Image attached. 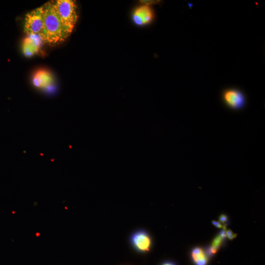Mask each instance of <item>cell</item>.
<instances>
[{
  "instance_id": "7a4b0ae2",
  "label": "cell",
  "mask_w": 265,
  "mask_h": 265,
  "mask_svg": "<svg viewBox=\"0 0 265 265\" xmlns=\"http://www.w3.org/2000/svg\"><path fill=\"white\" fill-rule=\"evenodd\" d=\"M53 2L62 23L72 32L78 19L76 2L72 0H56Z\"/></svg>"
},
{
  "instance_id": "8992f818",
  "label": "cell",
  "mask_w": 265,
  "mask_h": 265,
  "mask_svg": "<svg viewBox=\"0 0 265 265\" xmlns=\"http://www.w3.org/2000/svg\"><path fill=\"white\" fill-rule=\"evenodd\" d=\"M129 242L132 248L139 253L149 252L153 246V239L145 230L140 229L132 232L129 237Z\"/></svg>"
},
{
  "instance_id": "6da1fadb",
  "label": "cell",
  "mask_w": 265,
  "mask_h": 265,
  "mask_svg": "<svg viewBox=\"0 0 265 265\" xmlns=\"http://www.w3.org/2000/svg\"><path fill=\"white\" fill-rule=\"evenodd\" d=\"M44 24L42 35L43 42L55 44L64 41L71 33L62 23L52 2L43 5Z\"/></svg>"
},
{
  "instance_id": "9a60e30c",
  "label": "cell",
  "mask_w": 265,
  "mask_h": 265,
  "mask_svg": "<svg viewBox=\"0 0 265 265\" xmlns=\"http://www.w3.org/2000/svg\"><path fill=\"white\" fill-rule=\"evenodd\" d=\"M160 265H176V264L172 262L167 261L163 262Z\"/></svg>"
},
{
  "instance_id": "4fadbf2b",
  "label": "cell",
  "mask_w": 265,
  "mask_h": 265,
  "mask_svg": "<svg viewBox=\"0 0 265 265\" xmlns=\"http://www.w3.org/2000/svg\"><path fill=\"white\" fill-rule=\"evenodd\" d=\"M219 220L221 224H226L228 221V216L224 214H221L219 217Z\"/></svg>"
},
{
  "instance_id": "30bf717a",
  "label": "cell",
  "mask_w": 265,
  "mask_h": 265,
  "mask_svg": "<svg viewBox=\"0 0 265 265\" xmlns=\"http://www.w3.org/2000/svg\"><path fill=\"white\" fill-rule=\"evenodd\" d=\"M223 240L219 235H217L213 239L211 245L208 248L210 253L212 255L216 253Z\"/></svg>"
},
{
  "instance_id": "5bb4252c",
  "label": "cell",
  "mask_w": 265,
  "mask_h": 265,
  "mask_svg": "<svg viewBox=\"0 0 265 265\" xmlns=\"http://www.w3.org/2000/svg\"><path fill=\"white\" fill-rule=\"evenodd\" d=\"M212 223L213 225H214L216 227L218 228H222L223 226L221 223L219 222L216 221H212Z\"/></svg>"
},
{
  "instance_id": "ba28073f",
  "label": "cell",
  "mask_w": 265,
  "mask_h": 265,
  "mask_svg": "<svg viewBox=\"0 0 265 265\" xmlns=\"http://www.w3.org/2000/svg\"><path fill=\"white\" fill-rule=\"evenodd\" d=\"M153 18V13L149 6L142 5L136 8L133 12V21L138 26L148 24Z\"/></svg>"
},
{
  "instance_id": "5b68a950",
  "label": "cell",
  "mask_w": 265,
  "mask_h": 265,
  "mask_svg": "<svg viewBox=\"0 0 265 265\" xmlns=\"http://www.w3.org/2000/svg\"><path fill=\"white\" fill-rule=\"evenodd\" d=\"M33 86L45 93L53 94L56 90L55 81L53 74L46 69L37 70L32 79Z\"/></svg>"
},
{
  "instance_id": "52a82bcc",
  "label": "cell",
  "mask_w": 265,
  "mask_h": 265,
  "mask_svg": "<svg viewBox=\"0 0 265 265\" xmlns=\"http://www.w3.org/2000/svg\"><path fill=\"white\" fill-rule=\"evenodd\" d=\"M43 42L41 38L38 35H27L22 44L23 53L26 57H31L38 52Z\"/></svg>"
},
{
  "instance_id": "7c38bea8",
  "label": "cell",
  "mask_w": 265,
  "mask_h": 265,
  "mask_svg": "<svg viewBox=\"0 0 265 265\" xmlns=\"http://www.w3.org/2000/svg\"><path fill=\"white\" fill-rule=\"evenodd\" d=\"M226 235L229 239H233L237 236L231 230H226Z\"/></svg>"
},
{
  "instance_id": "277c9868",
  "label": "cell",
  "mask_w": 265,
  "mask_h": 265,
  "mask_svg": "<svg viewBox=\"0 0 265 265\" xmlns=\"http://www.w3.org/2000/svg\"><path fill=\"white\" fill-rule=\"evenodd\" d=\"M221 99L225 106L233 110L243 109L247 99L242 91L237 88H228L223 90Z\"/></svg>"
},
{
  "instance_id": "3957f363",
  "label": "cell",
  "mask_w": 265,
  "mask_h": 265,
  "mask_svg": "<svg viewBox=\"0 0 265 265\" xmlns=\"http://www.w3.org/2000/svg\"><path fill=\"white\" fill-rule=\"evenodd\" d=\"M44 9L42 5L26 15L24 24V32L26 35L36 34L42 39Z\"/></svg>"
},
{
  "instance_id": "8fae6325",
  "label": "cell",
  "mask_w": 265,
  "mask_h": 265,
  "mask_svg": "<svg viewBox=\"0 0 265 265\" xmlns=\"http://www.w3.org/2000/svg\"><path fill=\"white\" fill-rule=\"evenodd\" d=\"M159 0H140V2L142 4V5L149 6L151 4H156L159 2Z\"/></svg>"
},
{
  "instance_id": "9c48e42d",
  "label": "cell",
  "mask_w": 265,
  "mask_h": 265,
  "mask_svg": "<svg viewBox=\"0 0 265 265\" xmlns=\"http://www.w3.org/2000/svg\"><path fill=\"white\" fill-rule=\"evenodd\" d=\"M191 256L193 263L196 265H207L208 258L206 252L199 247L192 249Z\"/></svg>"
}]
</instances>
